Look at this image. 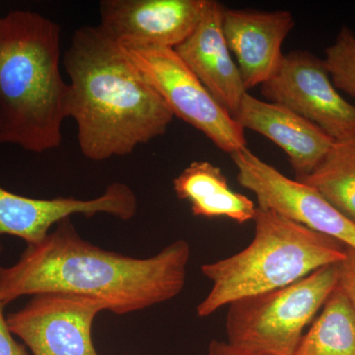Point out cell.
<instances>
[{
	"label": "cell",
	"instance_id": "277c9868",
	"mask_svg": "<svg viewBox=\"0 0 355 355\" xmlns=\"http://www.w3.org/2000/svg\"><path fill=\"white\" fill-rule=\"evenodd\" d=\"M253 241L239 253L202 266L211 282L198 305L205 318L233 301L289 286L324 266L336 265L347 246L270 210L257 209Z\"/></svg>",
	"mask_w": 355,
	"mask_h": 355
},
{
	"label": "cell",
	"instance_id": "30bf717a",
	"mask_svg": "<svg viewBox=\"0 0 355 355\" xmlns=\"http://www.w3.org/2000/svg\"><path fill=\"white\" fill-rule=\"evenodd\" d=\"M209 0H103L100 27L121 46L175 49L193 34Z\"/></svg>",
	"mask_w": 355,
	"mask_h": 355
},
{
	"label": "cell",
	"instance_id": "6da1fadb",
	"mask_svg": "<svg viewBox=\"0 0 355 355\" xmlns=\"http://www.w3.org/2000/svg\"><path fill=\"white\" fill-rule=\"evenodd\" d=\"M191 246L178 240L149 258L106 251L83 239L70 218L17 263L0 266V301L4 305L48 292L98 299L116 315H127L176 297L186 284Z\"/></svg>",
	"mask_w": 355,
	"mask_h": 355
},
{
	"label": "cell",
	"instance_id": "ffe728a7",
	"mask_svg": "<svg viewBox=\"0 0 355 355\" xmlns=\"http://www.w3.org/2000/svg\"><path fill=\"white\" fill-rule=\"evenodd\" d=\"M6 305L0 301V355H29L24 345L14 338L4 316Z\"/></svg>",
	"mask_w": 355,
	"mask_h": 355
},
{
	"label": "cell",
	"instance_id": "52a82bcc",
	"mask_svg": "<svg viewBox=\"0 0 355 355\" xmlns=\"http://www.w3.org/2000/svg\"><path fill=\"white\" fill-rule=\"evenodd\" d=\"M261 94L316 125L334 140L355 137V106L343 99L326 62L305 51H291L266 83Z\"/></svg>",
	"mask_w": 355,
	"mask_h": 355
},
{
	"label": "cell",
	"instance_id": "7a4b0ae2",
	"mask_svg": "<svg viewBox=\"0 0 355 355\" xmlns=\"http://www.w3.org/2000/svg\"><path fill=\"white\" fill-rule=\"evenodd\" d=\"M64 65L71 89L70 118L84 157L102 162L130 155L167 132L175 116L171 110L99 25L74 32Z\"/></svg>",
	"mask_w": 355,
	"mask_h": 355
},
{
	"label": "cell",
	"instance_id": "3957f363",
	"mask_svg": "<svg viewBox=\"0 0 355 355\" xmlns=\"http://www.w3.org/2000/svg\"><path fill=\"white\" fill-rule=\"evenodd\" d=\"M60 31L33 11L0 17V146L44 153L62 144L71 89L60 72Z\"/></svg>",
	"mask_w": 355,
	"mask_h": 355
},
{
	"label": "cell",
	"instance_id": "ba28073f",
	"mask_svg": "<svg viewBox=\"0 0 355 355\" xmlns=\"http://www.w3.org/2000/svg\"><path fill=\"white\" fill-rule=\"evenodd\" d=\"M6 317L14 336L32 355H99L92 340L95 318L106 307L98 299L64 292L31 296Z\"/></svg>",
	"mask_w": 355,
	"mask_h": 355
},
{
	"label": "cell",
	"instance_id": "8992f818",
	"mask_svg": "<svg viewBox=\"0 0 355 355\" xmlns=\"http://www.w3.org/2000/svg\"><path fill=\"white\" fill-rule=\"evenodd\" d=\"M121 46L175 116L197 128L224 153L231 155L246 148L244 128L214 99L175 50Z\"/></svg>",
	"mask_w": 355,
	"mask_h": 355
},
{
	"label": "cell",
	"instance_id": "2e32d148",
	"mask_svg": "<svg viewBox=\"0 0 355 355\" xmlns=\"http://www.w3.org/2000/svg\"><path fill=\"white\" fill-rule=\"evenodd\" d=\"M297 181L316 190L355 224V137L335 140L316 169Z\"/></svg>",
	"mask_w": 355,
	"mask_h": 355
},
{
	"label": "cell",
	"instance_id": "44dd1931",
	"mask_svg": "<svg viewBox=\"0 0 355 355\" xmlns=\"http://www.w3.org/2000/svg\"><path fill=\"white\" fill-rule=\"evenodd\" d=\"M207 355H263L254 354V352H246L233 347L228 342L214 340L210 343Z\"/></svg>",
	"mask_w": 355,
	"mask_h": 355
},
{
	"label": "cell",
	"instance_id": "5bb4252c",
	"mask_svg": "<svg viewBox=\"0 0 355 355\" xmlns=\"http://www.w3.org/2000/svg\"><path fill=\"white\" fill-rule=\"evenodd\" d=\"M223 9L219 2L209 0L200 24L175 51L214 99L234 118L248 91L224 37Z\"/></svg>",
	"mask_w": 355,
	"mask_h": 355
},
{
	"label": "cell",
	"instance_id": "4fadbf2b",
	"mask_svg": "<svg viewBox=\"0 0 355 355\" xmlns=\"http://www.w3.org/2000/svg\"><path fill=\"white\" fill-rule=\"evenodd\" d=\"M234 120L275 142L287 154L295 179L316 169L333 146L334 140L316 125L275 103L257 99L246 93Z\"/></svg>",
	"mask_w": 355,
	"mask_h": 355
},
{
	"label": "cell",
	"instance_id": "d6986e66",
	"mask_svg": "<svg viewBox=\"0 0 355 355\" xmlns=\"http://www.w3.org/2000/svg\"><path fill=\"white\" fill-rule=\"evenodd\" d=\"M355 310V250L347 246L345 259L338 263V286Z\"/></svg>",
	"mask_w": 355,
	"mask_h": 355
},
{
	"label": "cell",
	"instance_id": "9c48e42d",
	"mask_svg": "<svg viewBox=\"0 0 355 355\" xmlns=\"http://www.w3.org/2000/svg\"><path fill=\"white\" fill-rule=\"evenodd\" d=\"M230 156L238 170V182L256 196L258 207L330 236L355 250V224L316 190L284 176L247 147Z\"/></svg>",
	"mask_w": 355,
	"mask_h": 355
},
{
	"label": "cell",
	"instance_id": "5b68a950",
	"mask_svg": "<svg viewBox=\"0 0 355 355\" xmlns=\"http://www.w3.org/2000/svg\"><path fill=\"white\" fill-rule=\"evenodd\" d=\"M338 286V263L289 286L238 299L226 316L228 343L263 355H295L304 329Z\"/></svg>",
	"mask_w": 355,
	"mask_h": 355
},
{
	"label": "cell",
	"instance_id": "ac0fdd59",
	"mask_svg": "<svg viewBox=\"0 0 355 355\" xmlns=\"http://www.w3.org/2000/svg\"><path fill=\"white\" fill-rule=\"evenodd\" d=\"M324 60L336 88L355 98V35L349 28H342Z\"/></svg>",
	"mask_w": 355,
	"mask_h": 355
},
{
	"label": "cell",
	"instance_id": "8fae6325",
	"mask_svg": "<svg viewBox=\"0 0 355 355\" xmlns=\"http://www.w3.org/2000/svg\"><path fill=\"white\" fill-rule=\"evenodd\" d=\"M137 211V198L128 184L113 183L99 197L77 200L58 197L41 200L11 193L0 186V239L10 235L24 240L27 246L43 241L58 222L76 214L90 217L105 214L128 221ZM0 242V254L2 253Z\"/></svg>",
	"mask_w": 355,
	"mask_h": 355
},
{
	"label": "cell",
	"instance_id": "7c38bea8",
	"mask_svg": "<svg viewBox=\"0 0 355 355\" xmlns=\"http://www.w3.org/2000/svg\"><path fill=\"white\" fill-rule=\"evenodd\" d=\"M295 21L289 11L236 10L224 7L222 28L246 90L263 85L284 55L282 46Z\"/></svg>",
	"mask_w": 355,
	"mask_h": 355
},
{
	"label": "cell",
	"instance_id": "e0dca14e",
	"mask_svg": "<svg viewBox=\"0 0 355 355\" xmlns=\"http://www.w3.org/2000/svg\"><path fill=\"white\" fill-rule=\"evenodd\" d=\"M295 355H355V310L338 286Z\"/></svg>",
	"mask_w": 355,
	"mask_h": 355
},
{
	"label": "cell",
	"instance_id": "9a60e30c",
	"mask_svg": "<svg viewBox=\"0 0 355 355\" xmlns=\"http://www.w3.org/2000/svg\"><path fill=\"white\" fill-rule=\"evenodd\" d=\"M180 200L190 202L193 216L226 217L238 224L254 220L258 207L242 193L231 190L220 168L209 161H195L173 180Z\"/></svg>",
	"mask_w": 355,
	"mask_h": 355
}]
</instances>
